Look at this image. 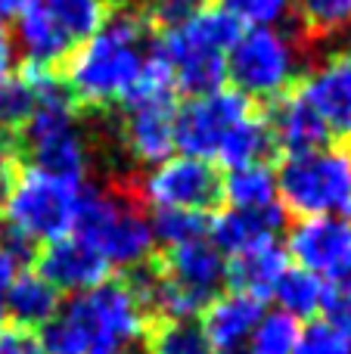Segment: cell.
<instances>
[{
	"label": "cell",
	"mask_w": 351,
	"mask_h": 354,
	"mask_svg": "<svg viewBox=\"0 0 351 354\" xmlns=\"http://www.w3.org/2000/svg\"><path fill=\"white\" fill-rule=\"evenodd\" d=\"M146 35H153V28L143 10L109 3V12L97 35L81 41L56 66L75 109H103L115 100H124L143 66L137 47Z\"/></svg>",
	"instance_id": "6da1fadb"
},
{
	"label": "cell",
	"mask_w": 351,
	"mask_h": 354,
	"mask_svg": "<svg viewBox=\"0 0 351 354\" xmlns=\"http://www.w3.org/2000/svg\"><path fill=\"white\" fill-rule=\"evenodd\" d=\"M143 311L122 277L75 295L62 314L37 330L44 354H131L143 333Z\"/></svg>",
	"instance_id": "7a4b0ae2"
},
{
	"label": "cell",
	"mask_w": 351,
	"mask_h": 354,
	"mask_svg": "<svg viewBox=\"0 0 351 354\" xmlns=\"http://www.w3.org/2000/svg\"><path fill=\"white\" fill-rule=\"evenodd\" d=\"M274 183L280 208L298 221L345 212L351 199V159L342 149L283 156Z\"/></svg>",
	"instance_id": "3957f363"
},
{
	"label": "cell",
	"mask_w": 351,
	"mask_h": 354,
	"mask_svg": "<svg viewBox=\"0 0 351 354\" xmlns=\"http://www.w3.org/2000/svg\"><path fill=\"white\" fill-rule=\"evenodd\" d=\"M72 236L97 249L109 264H137L153 252V230L134 199L81 189Z\"/></svg>",
	"instance_id": "277c9868"
},
{
	"label": "cell",
	"mask_w": 351,
	"mask_h": 354,
	"mask_svg": "<svg viewBox=\"0 0 351 354\" xmlns=\"http://www.w3.org/2000/svg\"><path fill=\"white\" fill-rule=\"evenodd\" d=\"M78 202L81 187L56 180V177L35 171V168H22L3 212L6 224L22 230L35 243H56V239L72 233Z\"/></svg>",
	"instance_id": "5b68a950"
},
{
	"label": "cell",
	"mask_w": 351,
	"mask_h": 354,
	"mask_svg": "<svg viewBox=\"0 0 351 354\" xmlns=\"http://www.w3.org/2000/svg\"><path fill=\"white\" fill-rule=\"evenodd\" d=\"M227 78L234 81V91L252 103H271L296 81L286 41L271 28H246L240 41L227 50Z\"/></svg>",
	"instance_id": "8992f818"
},
{
	"label": "cell",
	"mask_w": 351,
	"mask_h": 354,
	"mask_svg": "<svg viewBox=\"0 0 351 354\" xmlns=\"http://www.w3.org/2000/svg\"><path fill=\"white\" fill-rule=\"evenodd\" d=\"M255 109L258 106L234 87H221L209 97L187 100L174 112V147H180L184 156L211 162L218 156L224 134Z\"/></svg>",
	"instance_id": "52a82bcc"
},
{
	"label": "cell",
	"mask_w": 351,
	"mask_h": 354,
	"mask_svg": "<svg viewBox=\"0 0 351 354\" xmlns=\"http://www.w3.org/2000/svg\"><path fill=\"white\" fill-rule=\"evenodd\" d=\"M146 199L155 208L215 214L224 205V174L215 162L178 156L155 165L146 180Z\"/></svg>",
	"instance_id": "ba28073f"
},
{
	"label": "cell",
	"mask_w": 351,
	"mask_h": 354,
	"mask_svg": "<svg viewBox=\"0 0 351 354\" xmlns=\"http://www.w3.org/2000/svg\"><path fill=\"white\" fill-rule=\"evenodd\" d=\"M286 255L296 268L336 283L351 268V221L336 214L298 221L290 230Z\"/></svg>",
	"instance_id": "9c48e42d"
},
{
	"label": "cell",
	"mask_w": 351,
	"mask_h": 354,
	"mask_svg": "<svg viewBox=\"0 0 351 354\" xmlns=\"http://www.w3.org/2000/svg\"><path fill=\"white\" fill-rule=\"evenodd\" d=\"M265 122L271 131L274 149L283 156H305V153H321L333 143L323 118L311 109V103L305 100L302 84L292 81L280 97H274L265 106Z\"/></svg>",
	"instance_id": "30bf717a"
},
{
	"label": "cell",
	"mask_w": 351,
	"mask_h": 354,
	"mask_svg": "<svg viewBox=\"0 0 351 354\" xmlns=\"http://www.w3.org/2000/svg\"><path fill=\"white\" fill-rule=\"evenodd\" d=\"M31 268L59 292H87L109 280V261L72 233L44 245Z\"/></svg>",
	"instance_id": "8fae6325"
},
{
	"label": "cell",
	"mask_w": 351,
	"mask_h": 354,
	"mask_svg": "<svg viewBox=\"0 0 351 354\" xmlns=\"http://www.w3.org/2000/svg\"><path fill=\"white\" fill-rule=\"evenodd\" d=\"M302 93L323 118L333 140H351V53L333 56L311 78H302Z\"/></svg>",
	"instance_id": "7c38bea8"
},
{
	"label": "cell",
	"mask_w": 351,
	"mask_h": 354,
	"mask_svg": "<svg viewBox=\"0 0 351 354\" xmlns=\"http://www.w3.org/2000/svg\"><path fill=\"white\" fill-rule=\"evenodd\" d=\"M283 227H286V212L280 208V202H274L267 208H227V212H215L209 233L215 239L211 245L218 252L240 255V252L274 243V236Z\"/></svg>",
	"instance_id": "4fadbf2b"
},
{
	"label": "cell",
	"mask_w": 351,
	"mask_h": 354,
	"mask_svg": "<svg viewBox=\"0 0 351 354\" xmlns=\"http://www.w3.org/2000/svg\"><path fill=\"white\" fill-rule=\"evenodd\" d=\"M174 112L178 100L168 103H131L122 115V137L140 162H165L174 147Z\"/></svg>",
	"instance_id": "5bb4252c"
},
{
	"label": "cell",
	"mask_w": 351,
	"mask_h": 354,
	"mask_svg": "<svg viewBox=\"0 0 351 354\" xmlns=\"http://www.w3.org/2000/svg\"><path fill=\"white\" fill-rule=\"evenodd\" d=\"M261 311H265V301L249 299V295H240V292H224V295H215L202 308L199 326H202V333L209 336V342L215 348L234 351L243 339H249V333H255Z\"/></svg>",
	"instance_id": "9a60e30c"
},
{
	"label": "cell",
	"mask_w": 351,
	"mask_h": 354,
	"mask_svg": "<svg viewBox=\"0 0 351 354\" xmlns=\"http://www.w3.org/2000/svg\"><path fill=\"white\" fill-rule=\"evenodd\" d=\"M286 268H290L286 249H280L277 243H267L230 258L224 268V283L230 286V292L265 301L267 295H274V286L286 274Z\"/></svg>",
	"instance_id": "2e32d148"
},
{
	"label": "cell",
	"mask_w": 351,
	"mask_h": 354,
	"mask_svg": "<svg viewBox=\"0 0 351 354\" xmlns=\"http://www.w3.org/2000/svg\"><path fill=\"white\" fill-rule=\"evenodd\" d=\"M3 311H10V324L37 333L59 311V289L50 286L35 268H25L22 274L12 277L10 289H6Z\"/></svg>",
	"instance_id": "e0dca14e"
},
{
	"label": "cell",
	"mask_w": 351,
	"mask_h": 354,
	"mask_svg": "<svg viewBox=\"0 0 351 354\" xmlns=\"http://www.w3.org/2000/svg\"><path fill=\"white\" fill-rule=\"evenodd\" d=\"M274 153H277V149H274L267 122H265V115H261V109H255L224 134L215 159L234 171V168H246V165H267V159H271Z\"/></svg>",
	"instance_id": "ac0fdd59"
},
{
	"label": "cell",
	"mask_w": 351,
	"mask_h": 354,
	"mask_svg": "<svg viewBox=\"0 0 351 354\" xmlns=\"http://www.w3.org/2000/svg\"><path fill=\"white\" fill-rule=\"evenodd\" d=\"M140 354H218L196 320H143Z\"/></svg>",
	"instance_id": "d6986e66"
},
{
	"label": "cell",
	"mask_w": 351,
	"mask_h": 354,
	"mask_svg": "<svg viewBox=\"0 0 351 354\" xmlns=\"http://www.w3.org/2000/svg\"><path fill=\"white\" fill-rule=\"evenodd\" d=\"M19 37H22L28 59L44 66H59L75 50V41L62 31V25L47 12V6L37 3L19 16Z\"/></svg>",
	"instance_id": "ffe728a7"
},
{
	"label": "cell",
	"mask_w": 351,
	"mask_h": 354,
	"mask_svg": "<svg viewBox=\"0 0 351 354\" xmlns=\"http://www.w3.org/2000/svg\"><path fill=\"white\" fill-rule=\"evenodd\" d=\"M174 31H178V37L184 44H190V47L227 56V50L243 37L246 25H243L236 16H230L227 10H221L218 3H211V6H205L199 16H193L190 22L174 28Z\"/></svg>",
	"instance_id": "44dd1931"
},
{
	"label": "cell",
	"mask_w": 351,
	"mask_h": 354,
	"mask_svg": "<svg viewBox=\"0 0 351 354\" xmlns=\"http://www.w3.org/2000/svg\"><path fill=\"white\" fill-rule=\"evenodd\" d=\"M37 109V91L22 75H3L0 78V147L16 149V137L28 124Z\"/></svg>",
	"instance_id": "7402d4cb"
},
{
	"label": "cell",
	"mask_w": 351,
	"mask_h": 354,
	"mask_svg": "<svg viewBox=\"0 0 351 354\" xmlns=\"http://www.w3.org/2000/svg\"><path fill=\"white\" fill-rule=\"evenodd\" d=\"M323 292H327V283L302 268H286V274L280 277L277 286H274V295H277L280 308L296 320L298 317L311 320L314 314H321Z\"/></svg>",
	"instance_id": "603a6c76"
},
{
	"label": "cell",
	"mask_w": 351,
	"mask_h": 354,
	"mask_svg": "<svg viewBox=\"0 0 351 354\" xmlns=\"http://www.w3.org/2000/svg\"><path fill=\"white\" fill-rule=\"evenodd\" d=\"M224 202L234 208H267L277 202V183L271 165L234 168L224 177Z\"/></svg>",
	"instance_id": "cb8c5ba5"
},
{
	"label": "cell",
	"mask_w": 351,
	"mask_h": 354,
	"mask_svg": "<svg viewBox=\"0 0 351 354\" xmlns=\"http://www.w3.org/2000/svg\"><path fill=\"white\" fill-rule=\"evenodd\" d=\"M44 6L62 25V31L75 41V47L81 41H87L91 35H97L106 12H109L106 0H44Z\"/></svg>",
	"instance_id": "d4e9b609"
},
{
	"label": "cell",
	"mask_w": 351,
	"mask_h": 354,
	"mask_svg": "<svg viewBox=\"0 0 351 354\" xmlns=\"http://www.w3.org/2000/svg\"><path fill=\"white\" fill-rule=\"evenodd\" d=\"M209 224H211V214L180 212V208H155L149 230L165 245H180V243L202 239L209 233Z\"/></svg>",
	"instance_id": "484cf974"
},
{
	"label": "cell",
	"mask_w": 351,
	"mask_h": 354,
	"mask_svg": "<svg viewBox=\"0 0 351 354\" xmlns=\"http://www.w3.org/2000/svg\"><path fill=\"white\" fill-rule=\"evenodd\" d=\"M298 320L286 311H271L258 320L252 336V351L249 354H292L298 342Z\"/></svg>",
	"instance_id": "4316f807"
},
{
	"label": "cell",
	"mask_w": 351,
	"mask_h": 354,
	"mask_svg": "<svg viewBox=\"0 0 351 354\" xmlns=\"http://www.w3.org/2000/svg\"><path fill=\"white\" fill-rule=\"evenodd\" d=\"M308 35H333L351 22V0H296Z\"/></svg>",
	"instance_id": "83f0119b"
},
{
	"label": "cell",
	"mask_w": 351,
	"mask_h": 354,
	"mask_svg": "<svg viewBox=\"0 0 351 354\" xmlns=\"http://www.w3.org/2000/svg\"><path fill=\"white\" fill-rule=\"evenodd\" d=\"M215 0H146L143 6V16H146L149 28L155 31H174L180 25H187L193 16L211 6Z\"/></svg>",
	"instance_id": "f1b7e54d"
},
{
	"label": "cell",
	"mask_w": 351,
	"mask_h": 354,
	"mask_svg": "<svg viewBox=\"0 0 351 354\" xmlns=\"http://www.w3.org/2000/svg\"><path fill=\"white\" fill-rule=\"evenodd\" d=\"M292 354H351V342L333 330L327 320H311L302 333Z\"/></svg>",
	"instance_id": "f546056e"
},
{
	"label": "cell",
	"mask_w": 351,
	"mask_h": 354,
	"mask_svg": "<svg viewBox=\"0 0 351 354\" xmlns=\"http://www.w3.org/2000/svg\"><path fill=\"white\" fill-rule=\"evenodd\" d=\"M221 10L236 16L243 25H255V28H267L274 19H280L286 0H218Z\"/></svg>",
	"instance_id": "4dcf8cb0"
},
{
	"label": "cell",
	"mask_w": 351,
	"mask_h": 354,
	"mask_svg": "<svg viewBox=\"0 0 351 354\" xmlns=\"http://www.w3.org/2000/svg\"><path fill=\"white\" fill-rule=\"evenodd\" d=\"M321 311H323V320H327L339 336H345L351 342V295L345 292V289H339L336 283L333 286H327Z\"/></svg>",
	"instance_id": "1f68e13d"
},
{
	"label": "cell",
	"mask_w": 351,
	"mask_h": 354,
	"mask_svg": "<svg viewBox=\"0 0 351 354\" xmlns=\"http://www.w3.org/2000/svg\"><path fill=\"white\" fill-rule=\"evenodd\" d=\"M0 354H41L37 333L16 324H0Z\"/></svg>",
	"instance_id": "d6a6232c"
},
{
	"label": "cell",
	"mask_w": 351,
	"mask_h": 354,
	"mask_svg": "<svg viewBox=\"0 0 351 354\" xmlns=\"http://www.w3.org/2000/svg\"><path fill=\"white\" fill-rule=\"evenodd\" d=\"M19 174H22V159H19V153L12 147H0V208L10 199Z\"/></svg>",
	"instance_id": "836d02e7"
},
{
	"label": "cell",
	"mask_w": 351,
	"mask_h": 354,
	"mask_svg": "<svg viewBox=\"0 0 351 354\" xmlns=\"http://www.w3.org/2000/svg\"><path fill=\"white\" fill-rule=\"evenodd\" d=\"M12 277H16V264L0 252V324H3V305H6V289H10Z\"/></svg>",
	"instance_id": "e575fe53"
},
{
	"label": "cell",
	"mask_w": 351,
	"mask_h": 354,
	"mask_svg": "<svg viewBox=\"0 0 351 354\" xmlns=\"http://www.w3.org/2000/svg\"><path fill=\"white\" fill-rule=\"evenodd\" d=\"M44 3V0H0V16H22L25 10Z\"/></svg>",
	"instance_id": "d590c367"
},
{
	"label": "cell",
	"mask_w": 351,
	"mask_h": 354,
	"mask_svg": "<svg viewBox=\"0 0 351 354\" xmlns=\"http://www.w3.org/2000/svg\"><path fill=\"white\" fill-rule=\"evenodd\" d=\"M10 59H12V44H10V35H6L3 22H0V78L10 75Z\"/></svg>",
	"instance_id": "8d00e7d4"
},
{
	"label": "cell",
	"mask_w": 351,
	"mask_h": 354,
	"mask_svg": "<svg viewBox=\"0 0 351 354\" xmlns=\"http://www.w3.org/2000/svg\"><path fill=\"white\" fill-rule=\"evenodd\" d=\"M336 286H339V289H345V292L351 295V268L345 270V274H342L339 277V280H336Z\"/></svg>",
	"instance_id": "74e56055"
},
{
	"label": "cell",
	"mask_w": 351,
	"mask_h": 354,
	"mask_svg": "<svg viewBox=\"0 0 351 354\" xmlns=\"http://www.w3.org/2000/svg\"><path fill=\"white\" fill-rule=\"evenodd\" d=\"M342 214H345V221H351V199H348V205H345V212Z\"/></svg>",
	"instance_id": "f35d334b"
},
{
	"label": "cell",
	"mask_w": 351,
	"mask_h": 354,
	"mask_svg": "<svg viewBox=\"0 0 351 354\" xmlns=\"http://www.w3.org/2000/svg\"><path fill=\"white\" fill-rule=\"evenodd\" d=\"M227 354H249V351H236V348H234V351H227Z\"/></svg>",
	"instance_id": "ab89813d"
},
{
	"label": "cell",
	"mask_w": 351,
	"mask_h": 354,
	"mask_svg": "<svg viewBox=\"0 0 351 354\" xmlns=\"http://www.w3.org/2000/svg\"><path fill=\"white\" fill-rule=\"evenodd\" d=\"M348 159H351V156H348Z\"/></svg>",
	"instance_id": "60d3db41"
}]
</instances>
